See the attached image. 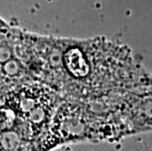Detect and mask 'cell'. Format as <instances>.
<instances>
[{"label":"cell","instance_id":"7a4b0ae2","mask_svg":"<svg viewBox=\"0 0 152 151\" xmlns=\"http://www.w3.org/2000/svg\"><path fill=\"white\" fill-rule=\"evenodd\" d=\"M130 134L117 97L97 101L63 99L31 151H51L65 143L116 140Z\"/></svg>","mask_w":152,"mask_h":151},{"label":"cell","instance_id":"277c9868","mask_svg":"<svg viewBox=\"0 0 152 151\" xmlns=\"http://www.w3.org/2000/svg\"><path fill=\"white\" fill-rule=\"evenodd\" d=\"M34 81L25 61V31L6 21L0 27V94Z\"/></svg>","mask_w":152,"mask_h":151},{"label":"cell","instance_id":"3957f363","mask_svg":"<svg viewBox=\"0 0 152 151\" xmlns=\"http://www.w3.org/2000/svg\"><path fill=\"white\" fill-rule=\"evenodd\" d=\"M63 97L37 81L0 94V133H15L31 146L47 130Z\"/></svg>","mask_w":152,"mask_h":151},{"label":"cell","instance_id":"8992f818","mask_svg":"<svg viewBox=\"0 0 152 151\" xmlns=\"http://www.w3.org/2000/svg\"><path fill=\"white\" fill-rule=\"evenodd\" d=\"M0 151H31V144L15 133H0Z\"/></svg>","mask_w":152,"mask_h":151},{"label":"cell","instance_id":"6da1fadb","mask_svg":"<svg viewBox=\"0 0 152 151\" xmlns=\"http://www.w3.org/2000/svg\"><path fill=\"white\" fill-rule=\"evenodd\" d=\"M27 67L64 99L103 100L152 80L130 49L105 37L76 39L28 31Z\"/></svg>","mask_w":152,"mask_h":151},{"label":"cell","instance_id":"5b68a950","mask_svg":"<svg viewBox=\"0 0 152 151\" xmlns=\"http://www.w3.org/2000/svg\"><path fill=\"white\" fill-rule=\"evenodd\" d=\"M119 109L131 134L152 131V80L123 93Z\"/></svg>","mask_w":152,"mask_h":151}]
</instances>
